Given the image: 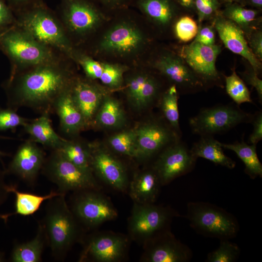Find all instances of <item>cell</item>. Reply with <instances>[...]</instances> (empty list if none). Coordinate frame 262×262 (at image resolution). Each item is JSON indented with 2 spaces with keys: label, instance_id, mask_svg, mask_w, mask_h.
Listing matches in <instances>:
<instances>
[{
  "label": "cell",
  "instance_id": "obj_42",
  "mask_svg": "<svg viewBox=\"0 0 262 262\" xmlns=\"http://www.w3.org/2000/svg\"><path fill=\"white\" fill-rule=\"evenodd\" d=\"M220 3L218 0H195V9L197 12L199 22L214 17L219 12Z\"/></svg>",
  "mask_w": 262,
  "mask_h": 262
},
{
  "label": "cell",
  "instance_id": "obj_12",
  "mask_svg": "<svg viewBox=\"0 0 262 262\" xmlns=\"http://www.w3.org/2000/svg\"><path fill=\"white\" fill-rule=\"evenodd\" d=\"M196 159L185 145L178 141L161 152L153 168L162 185L190 172Z\"/></svg>",
  "mask_w": 262,
  "mask_h": 262
},
{
  "label": "cell",
  "instance_id": "obj_24",
  "mask_svg": "<svg viewBox=\"0 0 262 262\" xmlns=\"http://www.w3.org/2000/svg\"><path fill=\"white\" fill-rule=\"evenodd\" d=\"M49 114H41L33 120H29L23 126L30 140L39 143L52 150L58 149L65 139L59 136L53 129Z\"/></svg>",
  "mask_w": 262,
  "mask_h": 262
},
{
  "label": "cell",
  "instance_id": "obj_7",
  "mask_svg": "<svg viewBox=\"0 0 262 262\" xmlns=\"http://www.w3.org/2000/svg\"><path fill=\"white\" fill-rule=\"evenodd\" d=\"M177 213L167 207L153 203L134 202L128 219L131 239L144 244L158 233L169 229V225Z\"/></svg>",
  "mask_w": 262,
  "mask_h": 262
},
{
  "label": "cell",
  "instance_id": "obj_51",
  "mask_svg": "<svg viewBox=\"0 0 262 262\" xmlns=\"http://www.w3.org/2000/svg\"><path fill=\"white\" fill-rule=\"evenodd\" d=\"M5 170H2L0 168V206L6 200L9 192L7 190L8 185L5 181ZM2 214H0V218H1Z\"/></svg>",
  "mask_w": 262,
  "mask_h": 262
},
{
  "label": "cell",
  "instance_id": "obj_28",
  "mask_svg": "<svg viewBox=\"0 0 262 262\" xmlns=\"http://www.w3.org/2000/svg\"><path fill=\"white\" fill-rule=\"evenodd\" d=\"M47 242L45 231L41 223L38 224L35 237L25 243L17 244L13 249L11 260L13 262H39Z\"/></svg>",
  "mask_w": 262,
  "mask_h": 262
},
{
  "label": "cell",
  "instance_id": "obj_13",
  "mask_svg": "<svg viewBox=\"0 0 262 262\" xmlns=\"http://www.w3.org/2000/svg\"><path fill=\"white\" fill-rule=\"evenodd\" d=\"M143 245L142 262H187L192 257L190 248L178 240L169 229L158 233Z\"/></svg>",
  "mask_w": 262,
  "mask_h": 262
},
{
  "label": "cell",
  "instance_id": "obj_9",
  "mask_svg": "<svg viewBox=\"0 0 262 262\" xmlns=\"http://www.w3.org/2000/svg\"><path fill=\"white\" fill-rule=\"evenodd\" d=\"M58 10V16L68 37L87 35L105 17L101 10L89 0H60Z\"/></svg>",
  "mask_w": 262,
  "mask_h": 262
},
{
  "label": "cell",
  "instance_id": "obj_6",
  "mask_svg": "<svg viewBox=\"0 0 262 262\" xmlns=\"http://www.w3.org/2000/svg\"><path fill=\"white\" fill-rule=\"evenodd\" d=\"M41 171L50 181L57 186V191L65 194L70 191L99 189L91 171L74 164L57 150H52L46 157Z\"/></svg>",
  "mask_w": 262,
  "mask_h": 262
},
{
  "label": "cell",
  "instance_id": "obj_53",
  "mask_svg": "<svg viewBox=\"0 0 262 262\" xmlns=\"http://www.w3.org/2000/svg\"><path fill=\"white\" fill-rule=\"evenodd\" d=\"M245 4L254 7L258 10L262 9V0H245Z\"/></svg>",
  "mask_w": 262,
  "mask_h": 262
},
{
  "label": "cell",
  "instance_id": "obj_37",
  "mask_svg": "<svg viewBox=\"0 0 262 262\" xmlns=\"http://www.w3.org/2000/svg\"><path fill=\"white\" fill-rule=\"evenodd\" d=\"M159 88L156 79L149 75L132 105L138 110L146 107L157 98Z\"/></svg>",
  "mask_w": 262,
  "mask_h": 262
},
{
  "label": "cell",
  "instance_id": "obj_25",
  "mask_svg": "<svg viewBox=\"0 0 262 262\" xmlns=\"http://www.w3.org/2000/svg\"><path fill=\"white\" fill-rule=\"evenodd\" d=\"M134 4L151 21L161 26L169 24L177 16V0H133Z\"/></svg>",
  "mask_w": 262,
  "mask_h": 262
},
{
  "label": "cell",
  "instance_id": "obj_34",
  "mask_svg": "<svg viewBox=\"0 0 262 262\" xmlns=\"http://www.w3.org/2000/svg\"><path fill=\"white\" fill-rule=\"evenodd\" d=\"M111 147L115 152L130 157L136 158L135 129L115 134L108 140Z\"/></svg>",
  "mask_w": 262,
  "mask_h": 262
},
{
  "label": "cell",
  "instance_id": "obj_20",
  "mask_svg": "<svg viewBox=\"0 0 262 262\" xmlns=\"http://www.w3.org/2000/svg\"><path fill=\"white\" fill-rule=\"evenodd\" d=\"M154 67L176 87L185 92L197 90L205 84L182 57L175 54L165 53L161 55L155 62Z\"/></svg>",
  "mask_w": 262,
  "mask_h": 262
},
{
  "label": "cell",
  "instance_id": "obj_1",
  "mask_svg": "<svg viewBox=\"0 0 262 262\" xmlns=\"http://www.w3.org/2000/svg\"><path fill=\"white\" fill-rule=\"evenodd\" d=\"M66 57L62 54L12 72L7 88L8 108L16 111L26 107L40 114L54 113L58 99L71 88L76 77L65 61Z\"/></svg>",
  "mask_w": 262,
  "mask_h": 262
},
{
  "label": "cell",
  "instance_id": "obj_43",
  "mask_svg": "<svg viewBox=\"0 0 262 262\" xmlns=\"http://www.w3.org/2000/svg\"><path fill=\"white\" fill-rule=\"evenodd\" d=\"M148 76L145 73H138L131 76L128 80L126 84L127 95L132 105Z\"/></svg>",
  "mask_w": 262,
  "mask_h": 262
},
{
  "label": "cell",
  "instance_id": "obj_47",
  "mask_svg": "<svg viewBox=\"0 0 262 262\" xmlns=\"http://www.w3.org/2000/svg\"><path fill=\"white\" fill-rule=\"evenodd\" d=\"M195 41L203 45L211 46L215 44V34L212 26L198 27Z\"/></svg>",
  "mask_w": 262,
  "mask_h": 262
},
{
  "label": "cell",
  "instance_id": "obj_38",
  "mask_svg": "<svg viewBox=\"0 0 262 262\" xmlns=\"http://www.w3.org/2000/svg\"><path fill=\"white\" fill-rule=\"evenodd\" d=\"M103 71L99 80L105 85L116 88L120 87L123 82V75L125 67L117 64L102 63Z\"/></svg>",
  "mask_w": 262,
  "mask_h": 262
},
{
  "label": "cell",
  "instance_id": "obj_11",
  "mask_svg": "<svg viewBox=\"0 0 262 262\" xmlns=\"http://www.w3.org/2000/svg\"><path fill=\"white\" fill-rule=\"evenodd\" d=\"M129 245V237L122 234L105 232L93 235L85 243L80 261L120 262L124 258Z\"/></svg>",
  "mask_w": 262,
  "mask_h": 262
},
{
  "label": "cell",
  "instance_id": "obj_30",
  "mask_svg": "<svg viewBox=\"0 0 262 262\" xmlns=\"http://www.w3.org/2000/svg\"><path fill=\"white\" fill-rule=\"evenodd\" d=\"M220 12L224 17L236 24L244 32L246 37L257 28L260 23L258 18L259 10L246 9L237 3L228 2Z\"/></svg>",
  "mask_w": 262,
  "mask_h": 262
},
{
  "label": "cell",
  "instance_id": "obj_48",
  "mask_svg": "<svg viewBox=\"0 0 262 262\" xmlns=\"http://www.w3.org/2000/svg\"><path fill=\"white\" fill-rule=\"evenodd\" d=\"M13 12L4 0H0V28L5 27L12 23L15 24L16 17Z\"/></svg>",
  "mask_w": 262,
  "mask_h": 262
},
{
  "label": "cell",
  "instance_id": "obj_39",
  "mask_svg": "<svg viewBox=\"0 0 262 262\" xmlns=\"http://www.w3.org/2000/svg\"><path fill=\"white\" fill-rule=\"evenodd\" d=\"M72 59L82 67L86 76L91 80L99 79L103 71L102 63L98 62L91 57L76 50Z\"/></svg>",
  "mask_w": 262,
  "mask_h": 262
},
{
  "label": "cell",
  "instance_id": "obj_15",
  "mask_svg": "<svg viewBox=\"0 0 262 262\" xmlns=\"http://www.w3.org/2000/svg\"><path fill=\"white\" fill-rule=\"evenodd\" d=\"M221 52L219 46L203 45L193 41L181 49L180 56L197 77L204 83L220 79L215 66L217 56Z\"/></svg>",
  "mask_w": 262,
  "mask_h": 262
},
{
  "label": "cell",
  "instance_id": "obj_18",
  "mask_svg": "<svg viewBox=\"0 0 262 262\" xmlns=\"http://www.w3.org/2000/svg\"><path fill=\"white\" fill-rule=\"evenodd\" d=\"M141 31L132 24L123 22L110 28L99 44V49L107 53L128 55L138 51L144 43Z\"/></svg>",
  "mask_w": 262,
  "mask_h": 262
},
{
  "label": "cell",
  "instance_id": "obj_55",
  "mask_svg": "<svg viewBox=\"0 0 262 262\" xmlns=\"http://www.w3.org/2000/svg\"><path fill=\"white\" fill-rule=\"evenodd\" d=\"M8 154H6V153H4L2 151H1L0 150V161H2V158L4 157V156H7Z\"/></svg>",
  "mask_w": 262,
  "mask_h": 262
},
{
  "label": "cell",
  "instance_id": "obj_23",
  "mask_svg": "<svg viewBox=\"0 0 262 262\" xmlns=\"http://www.w3.org/2000/svg\"><path fill=\"white\" fill-rule=\"evenodd\" d=\"M161 185L160 179L152 168L134 176L130 185V195L134 202L153 203Z\"/></svg>",
  "mask_w": 262,
  "mask_h": 262
},
{
  "label": "cell",
  "instance_id": "obj_49",
  "mask_svg": "<svg viewBox=\"0 0 262 262\" xmlns=\"http://www.w3.org/2000/svg\"><path fill=\"white\" fill-rule=\"evenodd\" d=\"M15 13L32 6L43 0H4Z\"/></svg>",
  "mask_w": 262,
  "mask_h": 262
},
{
  "label": "cell",
  "instance_id": "obj_46",
  "mask_svg": "<svg viewBox=\"0 0 262 262\" xmlns=\"http://www.w3.org/2000/svg\"><path fill=\"white\" fill-rule=\"evenodd\" d=\"M253 126L252 133L248 138L251 144L256 145L262 139V113L259 111L253 115L251 121Z\"/></svg>",
  "mask_w": 262,
  "mask_h": 262
},
{
  "label": "cell",
  "instance_id": "obj_16",
  "mask_svg": "<svg viewBox=\"0 0 262 262\" xmlns=\"http://www.w3.org/2000/svg\"><path fill=\"white\" fill-rule=\"evenodd\" d=\"M45 153L29 139L21 144L10 162L6 173L13 174L26 184L35 183L46 160Z\"/></svg>",
  "mask_w": 262,
  "mask_h": 262
},
{
  "label": "cell",
  "instance_id": "obj_19",
  "mask_svg": "<svg viewBox=\"0 0 262 262\" xmlns=\"http://www.w3.org/2000/svg\"><path fill=\"white\" fill-rule=\"evenodd\" d=\"M214 17L213 26L224 46L245 58L256 73L260 74L262 63L251 50L242 30L234 22L222 16L220 11Z\"/></svg>",
  "mask_w": 262,
  "mask_h": 262
},
{
  "label": "cell",
  "instance_id": "obj_17",
  "mask_svg": "<svg viewBox=\"0 0 262 262\" xmlns=\"http://www.w3.org/2000/svg\"><path fill=\"white\" fill-rule=\"evenodd\" d=\"M90 166L93 173L114 189L125 192L128 187L127 173L122 164L97 144H89Z\"/></svg>",
  "mask_w": 262,
  "mask_h": 262
},
{
  "label": "cell",
  "instance_id": "obj_57",
  "mask_svg": "<svg viewBox=\"0 0 262 262\" xmlns=\"http://www.w3.org/2000/svg\"><path fill=\"white\" fill-rule=\"evenodd\" d=\"M7 138V137H5L4 136H1L0 135V139H6Z\"/></svg>",
  "mask_w": 262,
  "mask_h": 262
},
{
  "label": "cell",
  "instance_id": "obj_31",
  "mask_svg": "<svg viewBox=\"0 0 262 262\" xmlns=\"http://www.w3.org/2000/svg\"><path fill=\"white\" fill-rule=\"evenodd\" d=\"M221 146L234 151L244 163L245 172L252 179L262 177V164L256 151V145L247 144L243 141L233 144H224L220 142Z\"/></svg>",
  "mask_w": 262,
  "mask_h": 262
},
{
  "label": "cell",
  "instance_id": "obj_52",
  "mask_svg": "<svg viewBox=\"0 0 262 262\" xmlns=\"http://www.w3.org/2000/svg\"><path fill=\"white\" fill-rule=\"evenodd\" d=\"M177 1L180 5L186 9H195V0H177Z\"/></svg>",
  "mask_w": 262,
  "mask_h": 262
},
{
  "label": "cell",
  "instance_id": "obj_4",
  "mask_svg": "<svg viewBox=\"0 0 262 262\" xmlns=\"http://www.w3.org/2000/svg\"><path fill=\"white\" fill-rule=\"evenodd\" d=\"M0 45L14 63L12 72L64 54L38 42L15 25L0 34Z\"/></svg>",
  "mask_w": 262,
  "mask_h": 262
},
{
  "label": "cell",
  "instance_id": "obj_44",
  "mask_svg": "<svg viewBox=\"0 0 262 262\" xmlns=\"http://www.w3.org/2000/svg\"><path fill=\"white\" fill-rule=\"evenodd\" d=\"M247 42L251 50L260 61L262 60V32L257 28L246 36Z\"/></svg>",
  "mask_w": 262,
  "mask_h": 262
},
{
  "label": "cell",
  "instance_id": "obj_2",
  "mask_svg": "<svg viewBox=\"0 0 262 262\" xmlns=\"http://www.w3.org/2000/svg\"><path fill=\"white\" fill-rule=\"evenodd\" d=\"M15 26L40 43L72 59L75 51L57 14L42 1L16 13Z\"/></svg>",
  "mask_w": 262,
  "mask_h": 262
},
{
  "label": "cell",
  "instance_id": "obj_8",
  "mask_svg": "<svg viewBox=\"0 0 262 262\" xmlns=\"http://www.w3.org/2000/svg\"><path fill=\"white\" fill-rule=\"evenodd\" d=\"M253 115L242 110L237 104L215 106L202 109L189 119L192 132L201 136L228 131L242 123H251Z\"/></svg>",
  "mask_w": 262,
  "mask_h": 262
},
{
  "label": "cell",
  "instance_id": "obj_50",
  "mask_svg": "<svg viewBox=\"0 0 262 262\" xmlns=\"http://www.w3.org/2000/svg\"><path fill=\"white\" fill-rule=\"evenodd\" d=\"M107 8L120 10L125 8L131 0H97Z\"/></svg>",
  "mask_w": 262,
  "mask_h": 262
},
{
  "label": "cell",
  "instance_id": "obj_29",
  "mask_svg": "<svg viewBox=\"0 0 262 262\" xmlns=\"http://www.w3.org/2000/svg\"><path fill=\"white\" fill-rule=\"evenodd\" d=\"M125 121L124 112L120 103L115 99L104 98L94 118L93 125L106 128H116Z\"/></svg>",
  "mask_w": 262,
  "mask_h": 262
},
{
  "label": "cell",
  "instance_id": "obj_14",
  "mask_svg": "<svg viewBox=\"0 0 262 262\" xmlns=\"http://www.w3.org/2000/svg\"><path fill=\"white\" fill-rule=\"evenodd\" d=\"M135 129L136 158H149L179 141L171 128L159 121H149Z\"/></svg>",
  "mask_w": 262,
  "mask_h": 262
},
{
  "label": "cell",
  "instance_id": "obj_40",
  "mask_svg": "<svg viewBox=\"0 0 262 262\" xmlns=\"http://www.w3.org/2000/svg\"><path fill=\"white\" fill-rule=\"evenodd\" d=\"M198 27L193 18L188 16L180 17L177 22L175 33L178 38L183 42H188L196 37Z\"/></svg>",
  "mask_w": 262,
  "mask_h": 262
},
{
  "label": "cell",
  "instance_id": "obj_10",
  "mask_svg": "<svg viewBox=\"0 0 262 262\" xmlns=\"http://www.w3.org/2000/svg\"><path fill=\"white\" fill-rule=\"evenodd\" d=\"M97 191H77L72 202L71 210L76 219L88 228L96 227L117 216L111 202Z\"/></svg>",
  "mask_w": 262,
  "mask_h": 262
},
{
  "label": "cell",
  "instance_id": "obj_5",
  "mask_svg": "<svg viewBox=\"0 0 262 262\" xmlns=\"http://www.w3.org/2000/svg\"><path fill=\"white\" fill-rule=\"evenodd\" d=\"M186 217L190 226L206 236L221 239L235 237L239 227L236 218L224 209L204 202L187 204Z\"/></svg>",
  "mask_w": 262,
  "mask_h": 262
},
{
  "label": "cell",
  "instance_id": "obj_45",
  "mask_svg": "<svg viewBox=\"0 0 262 262\" xmlns=\"http://www.w3.org/2000/svg\"><path fill=\"white\" fill-rule=\"evenodd\" d=\"M243 80L249 85L254 87L258 95L259 99L262 100V81L259 78L258 74L250 66L241 74Z\"/></svg>",
  "mask_w": 262,
  "mask_h": 262
},
{
  "label": "cell",
  "instance_id": "obj_35",
  "mask_svg": "<svg viewBox=\"0 0 262 262\" xmlns=\"http://www.w3.org/2000/svg\"><path fill=\"white\" fill-rule=\"evenodd\" d=\"M225 79L226 92L236 104L239 105L245 102L252 103L248 89L234 69L230 75L225 76Z\"/></svg>",
  "mask_w": 262,
  "mask_h": 262
},
{
  "label": "cell",
  "instance_id": "obj_21",
  "mask_svg": "<svg viewBox=\"0 0 262 262\" xmlns=\"http://www.w3.org/2000/svg\"><path fill=\"white\" fill-rule=\"evenodd\" d=\"M71 91L82 115L86 128L92 126L96 113L105 97L103 90L90 81L76 77Z\"/></svg>",
  "mask_w": 262,
  "mask_h": 262
},
{
  "label": "cell",
  "instance_id": "obj_22",
  "mask_svg": "<svg viewBox=\"0 0 262 262\" xmlns=\"http://www.w3.org/2000/svg\"><path fill=\"white\" fill-rule=\"evenodd\" d=\"M71 88V87L58 99L54 112L59 117L62 131L68 135H75L86 129V126L82 115L74 100Z\"/></svg>",
  "mask_w": 262,
  "mask_h": 262
},
{
  "label": "cell",
  "instance_id": "obj_41",
  "mask_svg": "<svg viewBox=\"0 0 262 262\" xmlns=\"http://www.w3.org/2000/svg\"><path fill=\"white\" fill-rule=\"evenodd\" d=\"M10 108H0V131L15 130L18 126H24L29 119L22 117Z\"/></svg>",
  "mask_w": 262,
  "mask_h": 262
},
{
  "label": "cell",
  "instance_id": "obj_32",
  "mask_svg": "<svg viewBox=\"0 0 262 262\" xmlns=\"http://www.w3.org/2000/svg\"><path fill=\"white\" fill-rule=\"evenodd\" d=\"M57 150L74 164L92 172L90 166L89 144H85L75 140L65 139Z\"/></svg>",
  "mask_w": 262,
  "mask_h": 262
},
{
  "label": "cell",
  "instance_id": "obj_33",
  "mask_svg": "<svg viewBox=\"0 0 262 262\" xmlns=\"http://www.w3.org/2000/svg\"><path fill=\"white\" fill-rule=\"evenodd\" d=\"M179 96L175 85L170 86L161 96L160 106L164 118L169 126L179 136L180 135Z\"/></svg>",
  "mask_w": 262,
  "mask_h": 262
},
{
  "label": "cell",
  "instance_id": "obj_54",
  "mask_svg": "<svg viewBox=\"0 0 262 262\" xmlns=\"http://www.w3.org/2000/svg\"><path fill=\"white\" fill-rule=\"evenodd\" d=\"M227 2H235L238 3L243 6L246 5L245 0H223Z\"/></svg>",
  "mask_w": 262,
  "mask_h": 262
},
{
  "label": "cell",
  "instance_id": "obj_36",
  "mask_svg": "<svg viewBox=\"0 0 262 262\" xmlns=\"http://www.w3.org/2000/svg\"><path fill=\"white\" fill-rule=\"evenodd\" d=\"M229 239H221L218 247L210 252L207 257L208 262H233L240 253L238 246Z\"/></svg>",
  "mask_w": 262,
  "mask_h": 262
},
{
  "label": "cell",
  "instance_id": "obj_3",
  "mask_svg": "<svg viewBox=\"0 0 262 262\" xmlns=\"http://www.w3.org/2000/svg\"><path fill=\"white\" fill-rule=\"evenodd\" d=\"M65 196L49 200L41 222L52 256L58 260L64 258L80 235L78 221L67 204Z\"/></svg>",
  "mask_w": 262,
  "mask_h": 262
},
{
  "label": "cell",
  "instance_id": "obj_56",
  "mask_svg": "<svg viewBox=\"0 0 262 262\" xmlns=\"http://www.w3.org/2000/svg\"><path fill=\"white\" fill-rule=\"evenodd\" d=\"M4 255L1 252H0V262L4 261Z\"/></svg>",
  "mask_w": 262,
  "mask_h": 262
},
{
  "label": "cell",
  "instance_id": "obj_26",
  "mask_svg": "<svg viewBox=\"0 0 262 262\" xmlns=\"http://www.w3.org/2000/svg\"><path fill=\"white\" fill-rule=\"evenodd\" d=\"M7 190L9 193H13L15 195V211L12 213L2 214V219L5 223H6L9 217L14 215L28 216L33 214L39 210L45 201L65 195L58 191H51L48 194L43 196L18 191L15 185H8Z\"/></svg>",
  "mask_w": 262,
  "mask_h": 262
},
{
  "label": "cell",
  "instance_id": "obj_27",
  "mask_svg": "<svg viewBox=\"0 0 262 262\" xmlns=\"http://www.w3.org/2000/svg\"><path fill=\"white\" fill-rule=\"evenodd\" d=\"M222 148L220 142L213 136L205 135L201 136L190 150L196 159L201 157L229 169L234 168L235 162L225 154Z\"/></svg>",
  "mask_w": 262,
  "mask_h": 262
}]
</instances>
